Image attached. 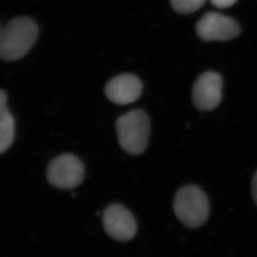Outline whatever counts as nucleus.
<instances>
[{"label":"nucleus","mask_w":257,"mask_h":257,"mask_svg":"<svg viewBox=\"0 0 257 257\" xmlns=\"http://www.w3.org/2000/svg\"><path fill=\"white\" fill-rule=\"evenodd\" d=\"M102 226L110 237L117 241H128L136 235L137 221L121 204H112L102 214Z\"/></svg>","instance_id":"nucleus-5"},{"label":"nucleus","mask_w":257,"mask_h":257,"mask_svg":"<svg viewBox=\"0 0 257 257\" xmlns=\"http://www.w3.org/2000/svg\"><path fill=\"white\" fill-rule=\"evenodd\" d=\"M222 84V79L218 73L207 72L200 76L192 89V99L197 109H215L221 101Z\"/></svg>","instance_id":"nucleus-7"},{"label":"nucleus","mask_w":257,"mask_h":257,"mask_svg":"<svg viewBox=\"0 0 257 257\" xmlns=\"http://www.w3.org/2000/svg\"><path fill=\"white\" fill-rule=\"evenodd\" d=\"M7 104V94L5 93L4 90H1L0 92V106Z\"/></svg>","instance_id":"nucleus-13"},{"label":"nucleus","mask_w":257,"mask_h":257,"mask_svg":"<svg viewBox=\"0 0 257 257\" xmlns=\"http://www.w3.org/2000/svg\"><path fill=\"white\" fill-rule=\"evenodd\" d=\"M173 10L181 15H188L202 7L206 0H170Z\"/></svg>","instance_id":"nucleus-10"},{"label":"nucleus","mask_w":257,"mask_h":257,"mask_svg":"<svg viewBox=\"0 0 257 257\" xmlns=\"http://www.w3.org/2000/svg\"><path fill=\"white\" fill-rule=\"evenodd\" d=\"M252 196L257 205V172L254 175L252 180Z\"/></svg>","instance_id":"nucleus-12"},{"label":"nucleus","mask_w":257,"mask_h":257,"mask_svg":"<svg viewBox=\"0 0 257 257\" xmlns=\"http://www.w3.org/2000/svg\"><path fill=\"white\" fill-rule=\"evenodd\" d=\"M38 36V25L30 18L11 20L0 31V57L8 62L24 58L34 46Z\"/></svg>","instance_id":"nucleus-1"},{"label":"nucleus","mask_w":257,"mask_h":257,"mask_svg":"<svg viewBox=\"0 0 257 257\" xmlns=\"http://www.w3.org/2000/svg\"><path fill=\"white\" fill-rule=\"evenodd\" d=\"M150 126L149 117L143 110H133L119 116L116 121L119 145L130 155H141L148 148Z\"/></svg>","instance_id":"nucleus-2"},{"label":"nucleus","mask_w":257,"mask_h":257,"mask_svg":"<svg viewBox=\"0 0 257 257\" xmlns=\"http://www.w3.org/2000/svg\"><path fill=\"white\" fill-rule=\"evenodd\" d=\"M143 92V83L136 75L124 73L107 83L105 93L116 105H127L136 102Z\"/></svg>","instance_id":"nucleus-8"},{"label":"nucleus","mask_w":257,"mask_h":257,"mask_svg":"<svg viewBox=\"0 0 257 257\" xmlns=\"http://www.w3.org/2000/svg\"><path fill=\"white\" fill-rule=\"evenodd\" d=\"M237 0H211V4L217 8H228L232 6Z\"/></svg>","instance_id":"nucleus-11"},{"label":"nucleus","mask_w":257,"mask_h":257,"mask_svg":"<svg viewBox=\"0 0 257 257\" xmlns=\"http://www.w3.org/2000/svg\"><path fill=\"white\" fill-rule=\"evenodd\" d=\"M15 119L8 109L7 105L0 106V153H4L15 140Z\"/></svg>","instance_id":"nucleus-9"},{"label":"nucleus","mask_w":257,"mask_h":257,"mask_svg":"<svg viewBox=\"0 0 257 257\" xmlns=\"http://www.w3.org/2000/svg\"><path fill=\"white\" fill-rule=\"evenodd\" d=\"M85 168L82 161L73 154H63L54 158L47 169V179L59 189H73L82 183Z\"/></svg>","instance_id":"nucleus-4"},{"label":"nucleus","mask_w":257,"mask_h":257,"mask_svg":"<svg viewBox=\"0 0 257 257\" xmlns=\"http://www.w3.org/2000/svg\"><path fill=\"white\" fill-rule=\"evenodd\" d=\"M173 211L184 226L197 228L202 226L208 219V199L199 187L192 185L186 186L177 192L173 202Z\"/></svg>","instance_id":"nucleus-3"},{"label":"nucleus","mask_w":257,"mask_h":257,"mask_svg":"<svg viewBox=\"0 0 257 257\" xmlns=\"http://www.w3.org/2000/svg\"><path fill=\"white\" fill-rule=\"evenodd\" d=\"M197 34L203 41H228L240 34L237 23L217 13H207L196 25Z\"/></svg>","instance_id":"nucleus-6"}]
</instances>
